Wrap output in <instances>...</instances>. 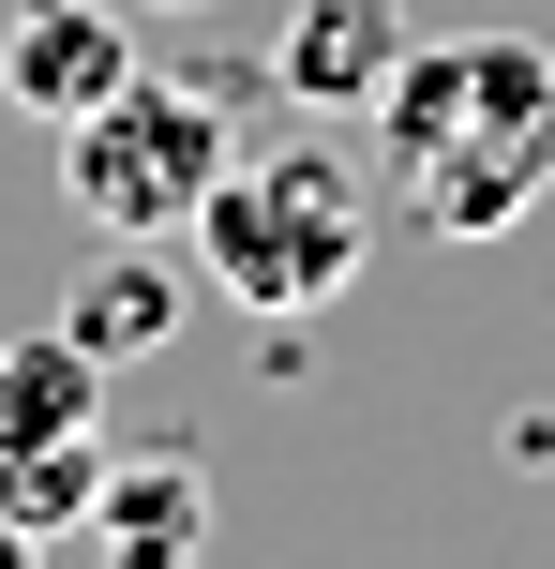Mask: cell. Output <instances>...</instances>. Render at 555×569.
Here are the masks:
<instances>
[{"instance_id":"cell-1","label":"cell","mask_w":555,"mask_h":569,"mask_svg":"<svg viewBox=\"0 0 555 569\" xmlns=\"http://www.w3.org/2000/svg\"><path fill=\"white\" fill-rule=\"evenodd\" d=\"M360 120H376V180L406 196V226L511 240L541 210V180H555V46H526V30L406 46Z\"/></svg>"},{"instance_id":"cell-2","label":"cell","mask_w":555,"mask_h":569,"mask_svg":"<svg viewBox=\"0 0 555 569\" xmlns=\"http://www.w3.org/2000/svg\"><path fill=\"white\" fill-rule=\"evenodd\" d=\"M196 256H210V284H226L240 315H316V300H346L360 256H376L360 150H330V136L240 150V166L196 196Z\"/></svg>"},{"instance_id":"cell-3","label":"cell","mask_w":555,"mask_h":569,"mask_svg":"<svg viewBox=\"0 0 555 569\" xmlns=\"http://www.w3.org/2000/svg\"><path fill=\"white\" fill-rule=\"evenodd\" d=\"M240 166V120H226V90H196V76H120L90 120H60V196L90 210L106 240H166V226H196V196Z\"/></svg>"},{"instance_id":"cell-4","label":"cell","mask_w":555,"mask_h":569,"mask_svg":"<svg viewBox=\"0 0 555 569\" xmlns=\"http://www.w3.org/2000/svg\"><path fill=\"white\" fill-rule=\"evenodd\" d=\"M120 76H136V30H120L106 0H16V16H0V90H16L30 120H90Z\"/></svg>"},{"instance_id":"cell-5","label":"cell","mask_w":555,"mask_h":569,"mask_svg":"<svg viewBox=\"0 0 555 569\" xmlns=\"http://www.w3.org/2000/svg\"><path fill=\"white\" fill-rule=\"evenodd\" d=\"M90 540H106L120 569H196L210 555V465L196 450H106Z\"/></svg>"},{"instance_id":"cell-6","label":"cell","mask_w":555,"mask_h":569,"mask_svg":"<svg viewBox=\"0 0 555 569\" xmlns=\"http://www.w3.org/2000/svg\"><path fill=\"white\" fill-rule=\"evenodd\" d=\"M406 46H420L406 0H300L286 46H270V90H286V106H376Z\"/></svg>"},{"instance_id":"cell-7","label":"cell","mask_w":555,"mask_h":569,"mask_svg":"<svg viewBox=\"0 0 555 569\" xmlns=\"http://www.w3.org/2000/svg\"><path fill=\"white\" fill-rule=\"evenodd\" d=\"M46 435H106V360L76 330H16L0 345V450H46Z\"/></svg>"},{"instance_id":"cell-8","label":"cell","mask_w":555,"mask_h":569,"mask_svg":"<svg viewBox=\"0 0 555 569\" xmlns=\"http://www.w3.org/2000/svg\"><path fill=\"white\" fill-rule=\"evenodd\" d=\"M60 330H76V345H90V360H106V375H120V360H150V345L180 330V270H166V256H136V240H120V256L90 270L76 300H60Z\"/></svg>"},{"instance_id":"cell-9","label":"cell","mask_w":555,"mask_h":569,"mask_svg":"<svg viewBox=\"0 0 555 569\" xmlns=\"http://www.w3.org/2000/svg\"><path fill=\"white\" fill-rule=\"evenodd\" d=\"M106 450H120V435H46V450H0V525H16V540H90Z\"/></svg>"},{"instance_id":"cell-10","label":"cell","mask_w":555,"mask_h":569,"mask_svg":"<svg viewBox=\"0 0 555 569\" xmlns=\"http://www.w3.org/2000/svg\"><path fill=\"white\" fill-rule=\"evenodd\" d=\"M0 569H46V540H16V525H0Z\"/></svg>"},{"instance_id":"cell-11","label":"cell","mask_w":555,"mask_h":569,"mask_svg":"<svg viewBox=\"0 0 555 569\" xmlns=\"http://www.w3.org/2000/svg\"><path fill=\"white\" fill-rule=\"evenodd\" d=\"M166 16H196V0H166Z\"/></svg>"}]
</instances>
